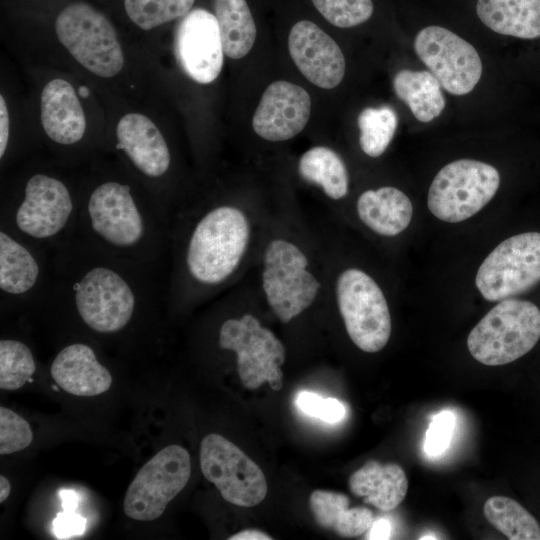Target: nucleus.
Returning <instances> with one entry per match:
<instances>
[{"label":"nucleus","mask_w":540,"mask_h":540,"mask_svg":"<svg viewBox=\"0 0 540 540\" xmlns=\"http://www.w3.org/2000/svg\"><path fill=\"white\" fill-rule=\"evenodd\" d=\"M51 280L41 302L71 308L91 331H124L142 310L167 296L162 264L111 255L75 236L52 250Z\"/></svg>","instance_id":"obj_1"},{"label":"nucleus","mask_w":540,"mask_h":540,"mask_svg":"<svg viewBox=\"0 0 540 540\" xmlns=\"http://www.w3.org/2000/svg\"><path fill=\"white\" fill-rule=\"evenodd\" d=\"M170 216L125 181L107 179L79 201L76 236L120 258L159 265L169 245Z\"/></svg>","instance_id":"obj_2"},{"label":"nucleus","mask_w":540,"mask_h":540,"mask_svg":"<svg viewBox=\"0 0 540 540\" xmlns=\"http://www.w3.org/2000/svg\"><path fill=\"white\" fill-rule=\"evenodd\" d=\"M250 234L248 217L238 207L220 204L200 212L183 237H169L176 249L168 289L182 280L200 289L224 284L243 260Z\"/></svg>","instance_id":"obj_3"},{"label":"nucleus","mask_w":540,"mask_h":540,"mask_svg":"<svg viewBox=\"0 0 540 540\" xmlns=\"http://www.w3.org/2000/svg\"><path fill=\"white\" fill-rule=\"evenodd\" d=\"M79 201L63 180L36 172L18 200L2 207L0 226L52 251L76 236Z\"/></svg>","instance_id":"obj_4"},{"label":"nucleus","mask_w":540,"mask_h":540,"mask_svg":"<svg viewBox=\"0 0 540 540\" xmlns=\"http://www.w3.org/2000/svg\"><path fill=\"white\" fill-rule=\"evenodd\" d=\"M540 339V310L527 300L507 298L496 304L471 330L470 354L487 366L511 363Z\"/></svg>","instance_id":"obj_5"},{"label":"nucleus","mask_w":540,"mask_h":540,"mask_svg":"<svg viewBox=\"0 0 540 540\" xmlns=\"http://www.w3.org/2000/svg\"><path fill=\"white\" fill-rule=\"evenodd\" d=\"M55 31L71 56L93 74L110 78L123 68L124 55L112 23L86 2H74L57 16Z\"/></svg>","instance_id":"obj_6"},{"label":"nucleus","mask_w":540,"mask_h":540,"mask_svg":"<svg viewBox=\"0 0 540 540\" xmlns=\"http://www.w3.org/2000/svg\"><path fill=\"white\" fill-rule=\"evenodd\" d=\"M305 253L289 240H271L264 251L262 288L278 319L288 323L317 297L321 284L307 269Z\"/></svg>","instance_id":"obj_7"},{"label":"nucleus","mask_w":540,"mask_h":540,"mask_svg":"<svg viewBox=\"0 0 540 540\" xmlns=\"http://www.w3.org/2000/svg\"><path fill=\"white\" fill-rule=\"evenodd\" d=\"M499 185V172L492 165L472 159L453 161L433 179L428 192V209L442 221H464L494 197Z\"/></svg>","instance_id":"obj_8"},{"label":"nucleus","mask_w":540,"mask_h":540,"mask_svg":"<svg viewBox=\"0 0 540 540\" xmlns=\"http://www.w3.org/2000/svg\"><path fill=\"white\" fill-rule=\"evenodd\" d=\"M221 349L233 351L244 387L256 389L267 382L278 391L283 386L281 366L285 361L283 343L251 314L225 320L219 329Z\"/></svg>","instance_id":"obj_9"},{"label":"nucleus","mask_w":540,"mask_h":540,"mask_svg":"<svg viewBox=\"0 0 540 540\" xmlns=\"http://www.w3.org/2000/svg\"><path fill=\"white\" fill-rule=\"evenodd\" d=\"M336 298L352 342L368 353L383 349L391 334V316L374 279L360 269H346L338 276Z\"/></svg>","instance_id":"obj_10"},{"label":"nucleus","mask_w":540,"mask_h":540,"mask_svg":"<svg viewBox=\"0 0 540 540\" xmlns=\"http://www.w3.org/2000/svg\"><path fill=\"white\" fill-rule=\"evenodd\" d=\"M191 473L190 455L179 445L161 449L138 471L123 500L126 516L153 521L186 486Z\"/></svg>","instance_id":"obj_11"},{"label":"nucleus","mask_w":540,"mask_h":540,"mask_svg":"<svg viewBox=\"0 0 540 540\" xmlns=\"http://www.w3.org/2000/svg\"><path fill=\"white\" fill-rule=\"evenodd\" d=\"M540 282V233L525 232L496 246L480 265L475 283L488 301L523 293Z\"/></svg>","instance_id":"obj_12"},{"label":"nucleus","mask_w":540,"mask_h":540,"mask_svg":"<svg viewBox=\"0 0 540 540\" xmlns=\"http://www.w3.org/2000/svg\"><path fill=\"white\" fill-rule=\"evenodd\" d=\"M200 466L229 503L253 507L267 494V481L260 467L225 437L211 433L200 446Z\"/></svg>","instance_id":"obj_13"},{"label":"nucleus","mask_w":540,"mask_h":540,"mask_svg":"<svg viewBox=\"0 0 540 540\" xmlns=\"http://www.w3.org/2000/svg\"><path fill=\"white\" fill-rule=\"evenodd\" d=\"M414 50L450 94H468L481 78L482 62L476 49L447 28L431 25L421 29Z\"/></svg>","instance_id":"obj_14"},{"label":"nucleus","mask_w":540,"mask_h":540,"mask_svg":"<svg viewBox=\"0 0 540 540\" xmlns=\"http://www.w3.org/2000/svg\"><path fill=\"white\" fill-rule=\"evenodd\" d=\"M52 251L0 226V296L2 300L41 302L51 280Z\"/></svg>","instance_id":"obj_15"},{"label":"nucleus","mask_w":540,"mask_h":540,"mask_svg":"<svg viewBox=\"0 0 540 540\" xmlns=\"http://www.w3.org/2000/svg\"><path fill=\"white\" fill-rule=\"evenodd\" d=\"M174 53L184 73L200 84L213 82L223 66V46L218 22L209 11L196 8L179 22Z\"/></svg>","instance_id":"obj_16"},{"label":"nucleus","mask_w":540,"mask_h":540,"mask_svg":"<svg viewBox=\"0 0 540 540\" xmlns=\"http://www.w3.org/2000/svg\"><path fill=\"white\" fill-rule=\"evenodd\" d=\"M289 53L299 71L314 85L332 89L345 74V58L338 44L315 23L297 22L288 37Z\"/></svg>","instance_id":"obj_17"},{"label":"nucleus","mask_w":540,"mask_h":540,"mask_svg":"<svg viewBox=\"0 0 540 540\" xmlns=\"http://www.w3.org/2000/svg\"><path fill=\"white\" fill-rule=\"evenodd\" d=\"M311 112L308 92L288 81H275L264 91L252 118L254 131L268 141H284L299 134Z\"/></svg>","instance_id":"obj_18"},{"label":"nucleus","mask_w":540,"mask_h":540,"mask_svg":"<svg viewBox=\"0 0 540 540\" xmlns=\"http://www.w3.org/2000/svg\"><path fill=\"white\" fill-rule=\"evenodd\" d=\"M116 149L148 180H159L170 170L172 155L158 127L145 115H124L116 127Z\"/></svg>","instance_id":"obj_19"},{"label":"nucleus","mask_w":540,"mask_h":540,"mask_svg":"<svg viewBox=\"0 0 540 540\" xmlns=\"http://www.w3.org/2000/svg\"><path fill=\"white\" fill-rule=\"evenodd\" d=\"M50 372L64 391L76 396H96L112 384L109 370L100 363L94 349L81 342L63 347L53 359Z\"/></svg>","instance_id":"obj_20"},{"label":"nucleus","mask_w":540,"mask_h":540,"mask_svg":"<svg viewBox=\"0 0 540 540\" xmlns=\"http://www.w3.org/2000/svg\"><path fill=\"white\" fill-rule=\"evenodd\" d=\"M41 122L46 135L57 144L69 146L83 138L86 131L85 114L68 81L56 78L43 88Z\"/></svg>","instance_id":"obj_21"},{"label":"nucleus","mask_w":540,"mask_h":540,"mask_svg":"<svg viewBox=\"0 0 540 540\" xmlns=\"http://www.w3.org/2000/svg\"><path fill=\"white\" fill-rule=\"evenodd\" d=\"M350 491L364 502L381 511L394 510L404 500L408 481L398 464H382L375 460L366 462L348 481Z\"/></svg>","instance_id":"obj_22"},{"label":"nucleus","mask_w":540,"mask_h":540,"mask_svg":"<svg viewBox=\"0 0 540 540\" xmlns=\"http://www.w3.org/2000/svg\"><path fill=\"white\" fill-rule=\"evenodd\" d=\"M360 220L382 236H395L410 224L413 206L408 196L395 187L363 192L357 200Z\"/></svg>","instance_id":"obj_23"},{"label":"nucleus","mask_w":540,"mask_h":540,"mask_svg":"<svg viewBox=\"0 0 540 540\" xmlns=\"http://www.w3.org/2000/svg\"><path fill=\"white\" fill-rule=\"evenodd\" d=\"M476 13L498 34L521 39L540 37V0H477Z\"/></svg>","instance_id":"obj_24"},{"label":"nucleus","mask_w":540,"mask_h":540,"mask_svg":"<svg viewBox=\"0 0 540 540\" xmlns=\"http://www.w3.org/2000/svg\"><path fill=\"white\" fill-rule=\"evenodd\" d=\"M347 495L334 491L315 490L309 507L316 523L342 537H356L367 532L374 522L372 511L365 507L349 508Z\"/></svg>","instance_id":"obj_25"},{"label":"nucleus","mask_w":540,"mask_h":540,"mask_svg":"<svg viewBox=\"0 0 540 540\" xmlns=\"http://www.w3.org/2000/svg\"><path fill=\"white\" fill-rule=\"evenodd\" d=\"M393 89L420 122H430L445 108L441 84L430 71L402 69L393 78Z\"/></svg>","instance_id":"obj_26"},{"label":"nucleus","mask_w":540,"mask_h":540,"mask_svg":"<svg viewBox=\"0 0 540 540\" xmlns=\"http://www.w3.org/2000/svg\"><path fill=\"white\" fill-rule=\"evenodd\" d=\"M224 54L240 59L248 54L256 39V25L246 0H214Z\"/></svg>","instance_id":"obj_27"},{"label":"nucleus","mask_w":540,"mask_h":540,"mask_svg":"<svg viewBox=\"0 0 540 540\" xmlns=\"http://www.w3.org/2000/svg\"><path fill=\"white\" fill-rule=\"evenodd\" d=\"M298 170L303 179L319 185L331 199L338 200L348 192L349 177L345 163L332 149L316 146L300 158Z\"/></svg>","instance_id":"obj_28"},{"label":"nucleus","mask_w":540,"mask_h":540,"mask_svg":"<svg viewBox=\"0 0 540 540\" xmlns=\"http://www.w3.org/2000/svg\"><path fill=\"white\" fill-rule=\"evenodd\" d=\"M488 522L510 540H540L537 520L517 501L492 496L484 504Z\"/></svg>","instance_id":"obj_29"},{"label":"nucleus","mask_w":540,"mask_h":540,"mask_svg":"<svg viewBox=\"0 0 540 540\" xmlns=\"http://www.w3.org/2000/svg\"><path fill=\"white\" fill-rule=\"evenodd\" d=\"M360 130L359 144L370 157L382 155L396 132L398 117L388 106L363 109L357 119Z\"/></svg>","instance_id":"obj_30"},{"label":"nucleus","mask_w":540,"mask_h":540,"mask_svg":"<svg viewBox=\"0 0 540 540\" xmlns=\"http://www.w3.org/2000/svg\"><path fill=\"white\" fill-rule=\"evenodd\" d=\"M36 371L33 352L27 344L16 339L0 341V388L17 390L27 382Z\"/></svg>","instance_id":"obj_31"},{"label":"nucleus","mask_w":540,"mask_h":540,"mask_svg":"<svg viewBox=\"0 0 540 540\" xmlns=\"http://www.w3.org/2000/svg\"><path fill=\"white\" fill-rule=\"evenodd\" d=\"M195 0H124L130 20L143 30H151L162 24L185 16Z\"/></svg>","instance_id":"obj_32"},{"label":"nucleus","mask_w":540,"mask_h":540,"mask_svg":"<svg viewBox=\"0 0 540 540\" xmlns=\"http://www.w3.org/2000/svg\"><path fill=\"white\" fill-rule=\"evenodd\" d=\"M332 25L349 28L366 22L373 14L372 0H311Z\"/></svg>","instance_id":"obj_33"},{"label":"nucleus","mask_w":540,"mask_h":540,"mask_svg":"<svg viewBox=\"0 0 540 540\" xmlns=\"http://www.w3.org/2000/svg\"><path fill=\"white\" fill-rule=\"evenodd\" d=\"M33 440L29 423L14 411L0 408V454L7 455L27 448Z\"/></svg>","instance_id":"obj_34"},{"label":"nucleus","mask_w":540,"mask_h":540,"mask_svg":"<svg viewBox=\"0 0 540 540\" xmlns=\"http://www.w3.org/2000/svg\"><path fill=\"white\" fill-rule=\"evenodd\" d=\"M295 403L303 413L327 423H337L345 416V407L339 400L322 398L314 392H299Z\"/></svg>","instance_id":"obj_35"},{"label":"nucleus","mask_w":540,"mask_h":540,"mask_svg":"<svg viewBox=\"0 0 540 540\" xmlns=\"http://www.w3.org/2000/svg\"><path fill=\"white\" fill-rule=\"evenodd\" d=\"M455 426V416L451 411L444 410L433 416L426 431L424 451L428 456H439L445 452Z\"/></svg>","instance_id":"obj_36"},{"label":"nucleus","mask_w":540,"mask_h":540,"mask_svg":"<svg viewBox=\"0 0 540 540\" xmlns=\"http://www.w3.org/2000/svg\"><path fill=\"white\" fill-rule=\"evenodd\" d=\"M53 526L56 536L64 539L82 534L85 528V520L72 511H65L58 514Z\"/></svg>","instance_id":"obj_37"},{"label":"nucleus","mask_w":540,"mask_h":540,"mask_svg":"<svg viewBox=\"0 0 540 540\" xmlns=\"http://www.w3.org/2000/svg\"><path fill=\"white\" fill-rule=\"evenodd\" d=\"M10 134V119L4 97L0 96V158L3 159L8 143Z\"/></svg>","instance_id":"obj_38"},{"label":"nucleus","mask_w":540,"mask_h":540,"mask_svg":"<svg viewBox=\"0 0 540 540\" xmlns=\"http://www.w3.org/2000/svg\"><path fill=\"white\" fill-rule=\"evenodd\" d=\"M368 531L367 539H389L391 536V523L385 518L374 519Z\"/></svg>","instance_id":"obj_39"},{"label":"nucleus","mask_w":540,"mask_h":540,"mask_svg":"<svg viewBox=\"0 0 540 540\" xmlns=\"http://www.w3.org/2000/svg\"><path fill=\"white\" fill-rule=\"evenodd\" d=\"M230 540H270L272 539L268 534L255 529H248L240 531L231 537Z\"/></svg>","instance_id":"obj_40"},{"label":"nucleus","mask_w":540,"mask_h":540,"mask_svg":"<svg viewBox=\"0 0 540 540\" xmlns=\"http://www.w3.org/2000/svg\"><path fill=\"white\" fill-rule=\"evenodd\" d=\"M62 506L65 511H72L77 505V495L71 490H62L60 492Z\"/></svg>","instance_id":"obj_41"},{"label":"nucleus","mask_w":540,"mask_h":540,"mask_svg":"<svg viewBox=\"0 0 540 540\" xmlns=\"http://www.w3.org/2000/svg\"><path fill=\"white\" fill-rule=\"evenodd\" d=\"M11 492L9 480L3 475L0 476V502L3 503Z\"/></svg>","instance_id":"obj_42"},{"label":"nucleus","mask_w":540,"mask_h":540,"mask_svg":"<svg viewBox=\"0 0 540 540\" xmlns=\"http://www.w3.org/2000/svg\"><path fill=\"white\" fill-rule=\"evenodd\" d=\"M78 93L82 97H87L89 95V90H88L87 87L81 86V87H79Z\"/></svg>","instance_id":"obj_43"}]
</instances>
